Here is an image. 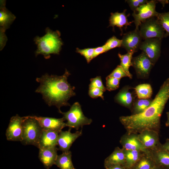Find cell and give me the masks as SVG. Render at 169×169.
Listing matches in <instances>:
<instances>
[{
    "mask_svg": "<svg viewBox=\"0 0 169 169\" xmlns=\"http://www.w3.org/2000/svg\"><path fill=\"white\" fill-rule=\"evenodd\" d=\"M169 99V78L161 86L150 105L140 113L122 116L119 120L128 133L138 134L146 129L159 131L161 118Z\"/></svg>",
    "mask_w": 169,
    "mask_h": 169,
    "instance_id": "1",
    "label": "cell"
},
{
    "mask_svg": "<svg viewBox=\"0 0 169 169\" xmlns=\"http://www.w3.org/2000/svg\"><path fill=\"white\" fill-rule=\"evenodd\" d=\"M70 74L66 69L61 76L46 73L36 79L40 85L35 92L41 94L46 103L49 106H55L61 114L60 108L70 106L68 101L75 95V87L68 82V78Z\"/></svg>",
    "mask_w": 169,
    "mask_h": 169,
    "instance_id": "2",
    "label": "cell"
},
{
    "mask_svg": "<svg viewBox=\"0 0 169 169\" xmlns=\"http://www.w3.org/2000/svg\"><path fill=\"white\" fill-rule=\"evenodd\" d=\"M45 32L46 33L43 36H36L34 38L37 46L35 54L36 57L42 55L45 59H48L50 58L51 54H59L63 43L59 31H53L47 27Z\"/></svg>",
    "mask_w": 169,
    "mask_h": 169,
    "instance_id": "3",
    "label": "cell"
},
{
    "mask_svg": "<svg viewBox=\"0 0 169 169\" xmlns=\"http://www.w3.org/2000/svg\"><path fill=\"white\" fill-rule=\"evenodd\" d=\"M24 117L21 142L24 145H33L38 148L43 129L38 121L32 116Z\"/></svg>",
    "mask_w": 169,
    "mask_h": 169,
    "instance_id": "4",
    "label": "cell"
},
{
    "mask_svg": "<svg viewBox=\"0 0 169 169\" xmlns=\"http://www.w3.org/2000/svg\"><path fill=\"white\" fill-rule=\"evenodd\" d=\"M63 118L67 127L71 130L74 128L78 130L79 128L85 125H89L92 120L86 117L83 114L81 106L78 102L74 103L70 107L69 110L66 112H62Z\"/></svg>",
    "mask_w": 169,
    "mask_h": 169,
    "instance_id": "5",
    "label": "cell"
},
{
    "mask_svg": "<svg viewBox=\"0 0 169 169\" xmlns=\"http://www.w3.org/2000/svg\"><path fill=\"white\" fill-rule=\"evenodd\" d=\"M140 26V32L143 39L152 38L162 39L164 37L165 30L156 17L146 19L141 23Z\"/></svg>",
    "mask_w": 169,
    "mask_h": 169,
    "instance_id": "6",
    "label": "cell"
},
{
    "mask_svg": "<svg viewBox=\"0 0 169 169\" xmlns=\"http://www.w3.org/2000/svg\"><path fill=\"white\" fill-rule=\"evenodd\" d=\"M131 62L137 77L141 79L147 78L154 65L150 58L143 51L137 56L133 57Z\"/></svg>",
    "mask_w": 169,
    "mask_h": 169,
    "instance_id": "7",
    "label": "cell"
},
{
    "mask_svg": "<svg viewBox=\"0 0 169 169\" xmlns=\"http://www.w3.org/2000/svg\"><path fill=\"white\" fill-rule=\"evenodd\" d=\"M156 0L148 1L146 4L141 5L136 9L137 13L133 12L132 16L134 18L136 28H139L141 23L146 19L152 17H156L158 13L156 10Z\"/></svg>",
    "mask_w": 169,
    "mask_h": 169,
    "instance_id": "8",
    "label": "cell"
},
{
    "mask_svg": "<svg viewBox=\"0 0 169 169\" xmlns=\"http://www.w3.org/2000/svg\"><path fill=\"white\" fill-rule=\"evenodd\" d=\"M162 39L158 38H149L141 43L139 49L144 52L154 65L160 57Z\"/></svg>",
    "mask_w": 169,
    "mask_h": 169,
    "instance_id": "9",
    "label": "cell"
},
{
    "mask_svg": "<svg viewBox=\"0 0 169 169\" xmlns=\"http://www.w3.org/2000/svg\"><path fill=\"white\" fill-rule=\"evenodd\" d=\"M24 119L18 114L11 117L6 132L8 141H22Z\"/></svg>",
    "mask_w": 169,
    "mask_h": 169,
    "instance_id": "10",
    "label": "cell"
},
{
    "mask_svg": "<svg viewBox=\"0 0 169 169\" xmlns=\"http://www.w3.org/2000/svg\"><path fill=\"white\" fill-rule=\"evenodd\" d=\"M159 133L156 130L146 129L137 134V135L144 148L152 151L159 148L161 144L159 141Z\"/></svg>",
    "mask_w": 169,
    "mask_h": 169,
    "instance_id": "11",
    "label": "cell"
},
{
    "mask_svg": "<svg viewBox=\"0 0 169 169\" xmlns=\"http://www.w3.org/2000/svg\"><path fill=\"white\" fill-rule=\"evenodd\" d=\"M142 39L139 28H135L134 30L123 35L121 39V47L124 48L127 52H132L134 53L139 49Z\"/></svg>",
    "mask_w": 169,
    "mask_h": 169,
    "instance_id": "12",
    "label": "cell"
},
{
    "mask_svg": "<svg viewBox=\"0 0 169 169\" xmlns=\"http://www.w3.org/2000/svg\"><path fill=\"white\" fill-rule=\"evenodd\" d=\"M69 129L67 131H61L59 133L58 138V149L63 152L69 151V149L73 143L82 135V130L77 131L72 133Z\"/></svg>",
    "mask_w": 169,
    "mask_h": 169,
    "instance_id": "13",
    "label": "cell"
},
{
    "mask_svg": "<svg viewBox=\"0 0 169 169\" xmlns=\"http://www.w3.org/2000/svg\"><path fill=\"white\" fill-rule=\"evenodd\" d=\"M36 120L43 130L58 131L60 132L62 130L67 126L64 122L63 117L56 118L52 117L32 116Z\"/></svg>",
    "mask_w": 169,
    "mask_h": 169,
    "instance_id": "14",
    "label": "cell"
},
{
    "mask_svg": "<svg viewBox=\"0 0 169 169\" xmlns=\"http://www.w3.org/2000/svg\"><path fill=\"white\" fill-rule=\"evenodd\" d=\"M120 142L122 148L126 150H137L145 153L151 151L143 146L138 139L137 134L126 133L121 137Z\"/></svg>",
    "mask_w": 169,
    "mask_h": 169,
    "instance_id": "15",
    "label": "cell"
},
{
    "mask_svg": "<svg viewBox=\"0 0 169 169\" xmlns=\"http://www.w3.org/2000/svg\"><path fill=\"white\" fill-rule=\"evenodd\" d=\"M132 88L129 86L124 87L115 96V101L123 106L131 109L136 96V92L134 93L130 91Z\"/></svg>",
    "mask_w": 169,
    "mask_h": 169,
    "instance_id": "16",
    "label": "cell"
},
{
    "mask_svg": "<svg viewBox=\"0 0 169 169\" xmlns=\"http://www.w3.org/2000/svg\"><path fill=\"white\" fill-rule=\"evenodd\" d=\"M39 149L38 158L45 168L49 169L55 165L59 150L56 146Z\"/></svg>",
    "mask_w": 169,
    "mask_h": 169,
    "instance_id": "17",
    "label": "cell"
},
{
    "mask_svg": "<svg viewBox=\"0 0 169 169\" xmlns=\"http://www.w3.org/2000/svg\"><path fill=\"white\" fill-rule=\"evenodd\" d=\"M59 132L55 131L43 130L39 142L38 149L56 146Z\"/></svg>",
    "mask_w": 169,
    "mask_h": 169,
    "instance_id": "18",
    "label": "cell"
},
{
    "mask_svg": "<svg viewBox=\"0 0 169 169\" xmlns=\"http://www.w3.org/2000/svg\"><path fill=\"white\" fill-rule=\"evenodd\" d=\"M0 1V29L5 31L9 28L16 17L6 8V1Z\"/></svg>",
    "mask_w": 169,
    "mask_h": 169,
    "instance_id": "19",
    "label": "cell"
},
{
    "mask_svg": "<svg viewBox=\"0 0 169 169\" xmlns=\"http://www.w3.org/2000/svg\"><path fill=\"white\" fill-rule=\"evenodd\" d=\"M125 162V150L118 147L115 148L113 152L104 161V167L119 165L124 166Z\"/></svg>",
    "mask_w": 169,
    "mask_h": 169,
    "instance_id": "20",
    "label": "cell"
},
{
    "mask_svg": "<svg viewBox=\"0 0 169 169\" xmlns=\"http://www.w3.org/2000/svg\"><path fill=\"white\" fill-rule=\"evenodd\" d=\"M158 166L150 151L143 152L139 159L130 169H153Z\"/></svg>",
    "mask_w": 169,
    "mask_h": 169,
    "instance_id": "21",
    "label": "cell"
},
{
    "mask_svg": "<svg viewBox=\"0 0 169 169\" xmlns=\"http://www.w3.org/2000/svg\"><path fill=\"white\" fill-rule=\"evenodd\" d=\"M126 10H125L122 13H111L109 19V26L112 27L113 29L115 26H116L121 29L124 26L130 25L133 21L129 22L126 14Z\"/></svg>",
    "mask_w": 169,
    "mask_h": 169,
    "instance_id": "22",
    "label": "cell"
},
{
    "mask_svg": "<svg viewBox=\"0 0 169 169\" xmlns=\"http://www.w3.org/2000/svg\"><path fill=\"white\" fill-rule=\"evenodd\" d=\"M157 164L164 169H169V153L159 147L151 151Z\"/></svg>",
    "mask_w": 169,
    "mask_h": 169,
    "instance_id": "23",
    "label": "cell"
},
{
    "mask_svg": "<svg viewBox=\"0 0 169 169\" xmlns=\"http://www.w3.org/2000/svg\"><path fill=\"white\" fill-rule=\"evenodd\" d=\"M55 165L60 169H76L72 161V152L69 151L58 155Z\"/></svg>",
    "mask_w": 169,
    "mask_h": 169,
    "instance_id": "24",
    "label": "cell"
},
{
    "mask_svg": "<svg viewBox=\"0 0 169 169\" xmlns=\"http://www.w3.org/2000/svg\"><path fill=\"white\" fill-rule=\"evenodd\" d=\"M125 162L124 167L126 169H130L138 161L143 152L137 150H126Z\"/></svg>",
    "mask_w": 169,
    "mask_h": 169,
    "instance_id": "25",
    "label": "cell"
},
{
    "mask_svg": "<svg viewBox=\"0 0 169 169\" xmlns=\"http://www.w3.org/2000/svg\"><path fill=\"white\" fill-rule=\"evenodd\" d=\"M134 53L133 52H130L124 54H121L120 53L118 54L120 60V65L130 79L132 78V75L129 72V68L132 66L131 60Z\"/></svg>",
    "mask_w": 169,
    "mask_h": 169,
    "instance_id": "26",
    "label": "cell"
},
{
    "mask_svg": "<svg viewBox=\"0 0 169 169\" xmlns=\"http://www.w3.org/2000/svg\"><path fill=\"white\" fill-rule=\"evenodd\" d=\"M134 89L136 96L139 99L151 98L152 94V89L149 84H142L136 86Z\"/></svg>",
    "mask_w": 169,
    "mask_h": 169,
    "instance_id": "27",
    "label": "cell"
},
{
    "mask_svg": "<svg viewBox=\"0 0 169 169\" xmlns=\"http://www.w3.org/2000/svg\"><path fill=\"white\" fill-rule=\"evenodd\" d=\"M153 100L150 99L136 100L132 109V115L136 114L144 111L151 105Z\"/></svg>",
    "mask_w": 169,
    "mask_h": 169,
    "instance_id": "28",
    "label": "cell"
},
{
    "mask_svg": "<svg viewBox=\"0 0 169 169\" xmlns=\"http://www.w3.org/2000/svg\"><path fill=\"white\" fill-rule=\"evenodd\" d=\"M159 24L166 31L164 37L169 36V12L159 13L156 17Z\"/></svg>",
    "mask_w": 169,
    "mask_h": 169,
    "instance_id": "29",
    "label": "cell"
},
{
    "mask_svg": "<svg viewBox=\"0 0 169 169\" xmlns=\"http://www.w3.org/2000/svg\"><path fill=\"white\" fill-rule=\"evenodd\" d=\"M106 90L111 91L116 90L119 88L120 79L108 76L106 78Z\"/></svg>",
    "mask_w": 169,
    "mask_h": 169,
    "instance_id": "30",
    "label": "cell"
},
{
    "mask_svg": "<svg viewBox=\"0 0 169 169\" xmlns=\"http://www.w3.org/2000/svg\"><path fill=\"white\" fill-rule=\"evenodd\" d=\"M122 40L113 36L108 39L105 43V46L107 52L116 47L121 46Z\"/></svg>",
    "mask_w": 169,
    "mask_h": 169,
    "instance_id": "31",
    "label": "cell"
},
{
    "mask_svg": "<svg viewBox=\"0 0 169 169\" xmlns=\"http://www.w3.org/2000/svg\"><path fill=\"white\" fill-rule=\"evenodd\" d=\"M95 48H88L83 49L76 48V52L84 56L87 63H89L93 59Z\"/></svg>",
    "mask_w": 169,
    "mask_h": 169,
    "instance_id": "32",
    "label": "cell"
},
{
    "mask_svg": "<svg viewBox=\"0 0 169 169\" xmlns=\"http://www.w3.org/2000/svg\"><path fill=\"white\" fill-rule=\"evenodd\" d=\"M90 83L89 85V89L92 88H97L99 89L104 92L106 90L103 84L101 78L100 76H97L90 79Z\"/></svg>",
    "mask_w": 169,
    "mask_h": 169,
    "instance_id": "33",
    "label": "cell"
},
{
    "mask_svg": "<svg viewBox=\"0 0 169 169\" xmlns=\"http://www.w3.org/2000/svg\"><path fill=\"white\" fill-rule=\"evenodd\" d=\"M108 76L119 79L124 77H128L126 73L120 65H118Z\"/></svg>",
    "mask_w": 169,
    "mask_h": 169,
    "instance_id": "34",
    "label": "cell"
},
{
    "mask_svg": "<svg viewBox=\"0 0 169 169\" xmlns=\"http://www.w3.org/2000/svg\"><path fill=\"white\" fill-rule=\"evenodd\" d=\"M129 6L133 12H136L137 9L141 5L147 3V0H126Z\"/></svg>",
    "mask_w": 169,
    "mask_h": 169,
    "instance_id": "35",
    "label": "cell"
},
{
    "mask_svg": "<svg viewBox=\"0 0 169 169\" xmlns=\"http://www.w3.org/2000/svg\"><path fill=\"white\" fill-rule=\"evenodd\" d=\"M104 92L102 90L97 88L89 89V95L91 98H93L100 97L103 100L104 99L103 95Z\"/></svg>",
    "mask_w": 169,
    "mask_h": 169,
    "instance_id": "36",
    "label": "cell"
},
{
    "mask_svg": "<svg viewBox=\"0 0 169 169\" xmlns=\"http://www.w3.org/2000/svg\"><path fill=\"white\" fill-rule=\"evenodd\" d=\"M5 31L0 29V50H2L5 46L8 38L5 33Z\"/></svg>",
    "mask_w": 169,
    "mask_h": 169,
    "instance_id": "37",
    "label": "cell"
},
{
    "mask_svg": "<svg viewBox=\"0 0 169 169\" xmlns=\"http://www.w3.org/2000/svg\"><path fill=\"white\" fill-rule=\"evenodd\" d=\"M106 52V48L105 44L102 46L95 48L93 59L100 54Z\"/></svg>",
    "mask_w": 169,
    "mask_h": 169,
    "instance_id": "38",
    "label": "cell"
},
{
    "mask_svg": "<svg viewBox=\"0 0 169 169\" xmlns=\"http://www.w3.org/2000/svg\"><path fill=\"white\" fill-rule=\"evenodd\" d=\"M160 147L169 153V139H166L165 142L163 144H161Z\"/></svg>",
    "mask_w": 169,
    "mask_h": 169,
    "instance_id": "39",
    "label": "cell"
},
{
    "mask_svg": "<svg viewBox=\"0 0 169 169\" xmlns=\"http://www.w3.org/2000/svg\"><path fill=\"white\" fill-rule=\"evenodd\" d=\"M105 167V169H126L124 166L119 165L110 166Z\"/></svg>",
    "mask_w": 169,
    "mask_h": 169,
    "instance_id": "40",
    "label": "cell"
},
{
    "mask_svg": "<svg viewBox=\"0 0 169 169\" xmlns=\"http://www.w3.org/2000/svg\"><path fill=\"white\" fill-rule=\"evenodd\" d=\"M166 114L167 116V120L165 123V125L166 126L168 127L169 126V111L166 112Z\"/></svg>",
    "mask_w": 169,
    "mask_h": 169,
    "instance_id": "41",
    "label": "cell"
},
{
    "mask_svg": "<svg viewBox=\"0 0 169 169\" xmlns=\"http://www.w3.org/2000/svg\"><path fill=\"white\" fill-rule=\"evenodd\" d=\"M153 169H164L163 168H162V167H161L160 166H158L155 168H154Z\"/></svg>",
    "mask_w": 169,
    "mask_h": 169,
    "instance_id": "42",
    "label": "cell"
}]
</instances>
